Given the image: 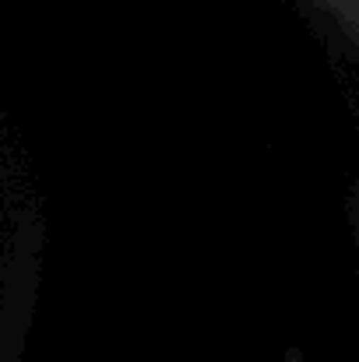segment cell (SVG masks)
Masks as SVG:
<instances>
[{
	"label": "cell",
	"mask_w": 359,
	"mask_h": 362,
	"mask_svg": "<svg viewBox=\"0 0 359 362\" xmlns=\"http://www.w3.org/2000/svg\"><path fill=\"white\" fill-rule=\"evenodd\" d=\"M307 7L335 39V49L359 67V0H307Z\"/></svg>",
	"instance_id": "1"
}]
</instances>
